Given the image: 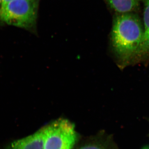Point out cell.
I'll list each match as a JSON object with an SVG mask.
<instances>
[{
	"mask_svg": "<svg viewBox=\"0 0 149 149\" xmlns=\"http://www.w3.org/2000/svg\"><path fill=\"white\" fill-rule=\"evenodd\" d=\"M143 34V25L136 15L129 13L116 16L112 29V42L123 61L127 62L138 54Z\"/></svg>",
	"mask_w": 149,
	"mask_h": 149,
	"instance_id": "cell-1",
	"label": "cell"
},
{
	"mask_svg": "<svg viewBox=\"0 0 149 149\" xmlns=\"http://www.w3.org/2000/svg\"><path fill=\"white\" fill-rule=\"evenodd\" d=\"M38 0H13L4 6L1 20L9 25L29 29L37 20Z\"/></svg>",
	"mask_w": 149,
	"mask_h": 149,
	"instance_id": "cell-2",
	"label": "cell"
},
{
	"mask_svg": "<svg viewBox=\"0 0 149 149\" xmlns=\"http://www.w3.org/2000/svg\"><path fill=\"white\" fill-rule=\"evenodd\" d=\"M43 129V149H72L77 142L74 125L67 119L55 120Z\"/></svg>",
	"mask_w": 149,
	"mask_h": 149,
	"instance_id": "cell-3",
	"label": "cell"
},
{
	"mask_svg": "<svg viewBox=\"0 0 149 149\" xmlns=\"http://www.w3.org/2000/svg\"><path fill=\"white\" fill-rule=\"evenodd\" d=\"M43 128L25 138L13 141L3 149H43Z\"/></svg>",
	"mask_w": 149,
	"mask_h": 149,
	"instance_id": "cell-4",
	"label": "cell"
},
{
	"mask_svg": "<svg viewBox=\"0 0 149 149\" xmlns=\"http://www.w3.org/2000/svg\"><path fill=\"white\" fill-rule=\"evenodd\" d=\"M143 16V36L137 54L141 55L149 54V0H144Z\"/></svg>",
	"mask_w": 149,
	"mask_h": 149,
	"instance_id": "cell-5",
	"label": "cell"
},
{
	"mask_svg": "<svg viewBox=\"0 0 149 149\" xmlns=\"http://www.w3.org/2000/svg\"><path fill=\"white\" fill-rule=\"evenodd\" d=\"M140 0H108L113 10L119 14L132 13L139 7Z\"/></svg>",
	"mask_w": 149,
	"mask_h": 149,
	"instance_id": "cell-6",
	"label": "cell"
},
{
	"mask_svg": "<svg viewBox=\"0 0 149 149\" xmlns=\"http://www.w3.org/2000/svg\"><path fill=\"white\" fill-rule=\"evenodd\" d=\"M79 149H104L102 147L96 145H88L82 147Z\"/></svg>",
	"mask_w": 149,
	"mask_h": 149,
	"instance_id": "cell-7",
	"label": "cell"
},
{
	"mask_svg": "<svg viewBox=\"0 0 149 149\" xmlns=\"http://www.w3.org/2000/svg\"><path fill=\"white\" fill-rule=\"evenodd\" d=\"M3 9V0H0V19L1 20L2 14Z\"/></svg>",
	"mask_w": 149,
	"mask_h": 149,
	"instance_id": "cell-8",
	"label": "cell"
},
{
	"mask_svg": "<svg viewBox=\"0 0 149 149\" xmlns=\"http://www.w3.org/2000/svg\"><path fill=\"white\" fill-rule=\"evenodd\" d=\"M13 1V0H3V7L7 3L11 1Z\"/></svg>",
	"mask_w": 149,
	"mask_h": 149,
	"instance_id": "cell-9",
	"label": "cell"
},
{
	"mask_svg": "<svg viewBox=\"0 0 149 149\" xmlns=\"http://www.w3.org/2000/svg\"><path fill=\"white\" fill-rule=\"evenodd\" d=\"M143 149H149V147H146Z\"/></svg>",
	"mask_w": 149,
	"mask_h": 149,
	"instance_id": "cell-10",
	"label": "cell"
}]
</instances>
